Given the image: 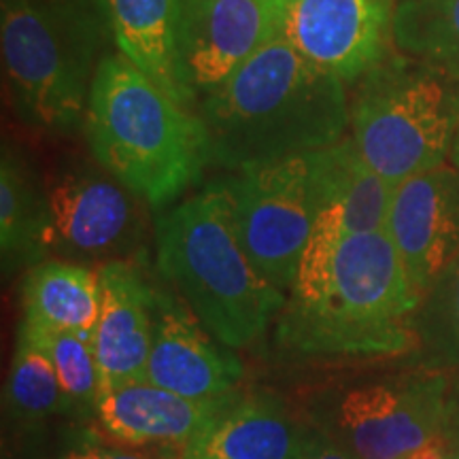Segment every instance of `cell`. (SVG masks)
Segmentation results:
<instances>
[{
  "label": "cell",
  "mask_w": 459,
  "mask_h": 459,
  "mask_svg": "<svg viewBox=\"0 0 459 459\" xmlns=\"http://www.w3.org/2000/svg\"><path fill=\"white\" fill-rule=\"evenodd\" d=\"M266 41H281L308 65L359 82L385 60L392 39V0H260ZM264 41V43H266Z\"/></svg>",
  "instance_id": "obj_10"
},
{
  "label": "cell",
  "mask_w": 459,
  "mask_h": 459,
  "mask_svg": "<svg viewBox=\"0 0 459 459\" xmlns=\"http://www.w3.org/2000/svg\"><path fill=\"white\" fill-rule=\"evenodd\" d=\"M449 406L446 377L423 368L344 389L313 411V423L355 459H406L443 438Z\"/></svg>",
  "instance_id": "obj_7"
},
{
  "label": "cell",
  "mask_w": 459,
  "mask_h": 459,
  "mask_svg": "<svg viewBox=\"0 0 459 459\" xmlns=\"http://www.w3.org/2000/svg\"><path fill=\"white\" fill-rule=\"evenodd\" d=\"M24 324L73 332L94 342L100 315L99 268L68 260H43L28 268L22 285Z\"/></svg>",
  "instance_id": "obj_19"
},
{
  "label": "cell",
  "mask_w": 459,
  "mask_h": 459,
  "mask_svg": "<svg viewBox=\"0 0 459 459\" xmlns=\"http://www.w3.org/2000/svg\"><path fill=\"white\" fill-rule=\"evenodd\" d=\"M421 298L387 230L311 237L274 319L290 358H368L417 347Z\"/></svg>",
  "instance_id": "obj_1"
},
{
  "label": "cell",
  "mask_w": 459,
  "mask_h": 459,
  "mask_svg": "<svg viewBox=\"0 0 459 459\" xmlns=\"http://www.w3.org/2000/svg\"><path fill=\"white\" fill-rule=\"evenodd\" d=\"M83 130L96 164L152 209L181 198L213 164L203 117L119 51L102 56Z\"/></svg>",
  "instance_id": "obj_3"
},
{
  "label": "cell",
  "mask_w": 459,
  "mask_h": 459,
  "mask_svg": "<svg viewBox=\"0 0 459 459\" xmlns=\"http://www.w3.org/2000/svg\"><path fill=\"white\" fill-rule=\"evenodd\" d=\"M415 332L423 368H459V251L423 296Z\"/></svg>",
  "instance_id": "obj_23"
},
{
  "label": "cell",
  "mask_w": 459,
  "mask_h": 459,
  "mask_svg": "<svg viewBox=\"0 0 459 459\" xmlns=\"http://www.w3.org/2000/svg\"><path fill=\"white\" fill-rule=\"evenodd\" d=\"M111 39L119 54L181 105L194 94L183 82L177 51L179 0H107Z\"/></svg>",
  "instance_id": "obj_18"
},
{
  "label": "cell",
  "mask_w": 459,
  "mask_h": 459,
  "mask_svg": "<svg viewBox=\"0 0 459 459\" xmlns=\"http://www.w3.org/2000/svg\"><path fill=\"white\" fill-rule=\"evenodd\" d=\"M74 406L62 392L48 353L28 336L24 328H20L4 387V412L9 421L28 429L43 426L45 421L65 415Z\"/></svg>",
  "instance_id": "obj_22"
},
{
  "label": "cell",
  "mask_w": 459,
  "mask_h": 459,
  "mask_svg": "<svg viewBox=\"0 0 459 459\" xmlns=\"http://www.w3.org/2000/svg\"><path fill=\"white\" fill-rule=\"evenodd\" d=\"M20 328H24L28 336L48 353L56 368L62 392L71 400L74 411H85L94 415L96 400H99L100 392V372L94 353V342L79 334H73V332L32 328L24 321H22Z\"/></svg>",
  "instance_id": "obj_24"
},
{
  "label": "cell",
  "mask_w": 459,
  "mask_h": 459,
  "mask_svg": "<svg viewBox=\"0 0 459 459\" xmlns=\"http://www.w3.org/2000/svg\"><path fill=\"white\" fill-rule=\"evenodd\" d=\"M304 459H355L338 440L332 438L330 434H325L324 429L315 426V434L311 445H308L307 457Z\"/></svg>",
  "instance_id": "obj_26"
},
{
  "label": "cell",
  "mask_w": 459,
  "mask_h": 459,
  "mask_svg": "<svg viewBox=\"0 0 459 459\" xmlns=\"http://www.w3.org/2000/svg\"><path fill=\"white\" fill-rule=\"evenodd\" d=\"M349 126L366 162L395 187L445 164L459 128V91L409 56L385 57L359 79Z\"/></svg>",
  "instance_id": "obj_6"
},
{
  "label": "cell",
  "mask_w": 459,
  "mask_h": 459,
  "mask_svg": "<svg viewBox=\"0 0 459 459\" xmlns=\"http://www.w3.org/2000/svg\"><path fill=\"white\" fill-rule=\"evenodd\" d=\"M100 315L94 332V353L102 389L147 381L158 324L160 287L136 262L99 266ZM99 392V394H100Z\"/></svg>",
  "instance_id": "obj_14"
},
{
  "label": "cell",
  "mask_w": 459,
  "mask_h": 459,
  "mask_svg": "<svg viewBox=\"0 0 459 459\" xmlns=\"http://www.w3.org/2000/svg\"><path fill=\"white\" fill-rule=\"evenodd\" d=\"M156 247L160 277L230 349L255 342L283 308L287 294L257 271L240 245L220 181L160 217Z\"/></svg>",
  "instance_id": "obj_4"
},
{
  "label": "cell",
  "mask_w": 459,
  "mask_h": 459,
  "mask_svg": "<svg viewBox=\"0 0 459 459\" xmlns=\"http://www.w3.org/2000/svg\"><path fill=\"white\" fill-rule=\"evenodd\" d=\"M62 459H186V449L107 443L105 436L96 434L73 445Z\"/></svg>",
  "instance_id": "obj_25"
},
{
  "label": "cell",
  "mask_w": 459,
  "mask_h": 459,
  "mask_svg": "<svg viewBox=\"0 0 459 459\" xmlns=\"http://www.w3.org/2000/svg\"><path fill=\"white\" fill-rule=\"evenodd\" d=\"M457 370H459V368H457ZM457 389H459V387H457Z\"/></svg>",
  "instance_id": "obj_29"
},
{
  "label": "cell",
  "mask_w": 459,
  "mask_h": 459,
  "mask_svg": "<svg viewBox=\"0 0 459 459\" xmlns=\"http://www.w3.org/2000/svg\"><path fill=\"white\" fill-rule=\"evenodd\" d=\"M108 37L107 0H0L4 79L17 117L57 136L83 126Z\"/></svg>",
  "instance_id": "obj_5"
},
{
  "label": "cell",
  "mask_w": 459,
  "mask_h": 459,
  "mask_svg": "<svg viewBox=\"0 0 459 459\" xmlns=\"http://www.w3.org/2000/svg\"><path fill=\"white\" fill-rule=\"evenodd\" d=\"M443 438L446 446V459H459V389L455 394L451 392L449 419H446Z\"/></svg>",
  "instance_id": "obj_27"
},
{
  "label": "cell",
  "mask_w": 459,
  "mask_h": 459,
  "mask_svg": "<svg viewBox=\"0 0 459 459\" xmlns=\"http://www.w3.org/2000/svg\"><path fill=\"white\" fill-rule=\"evenodd\" d=\"M453 162H455V169L459 170V128H457L455 143H453Z\"/></svg>",
  "instance_id": "obj_28"
},
{
  "label": "cell",
  "mask_w": 459,
  "mask_h": 459,
  "mask_svg": "<svg viewBox=\"0 0 459 459\" xmlns=\"http://www.w3.org/2000/svg\"><path fill=\"white\" fill-rule=\"evenodd\" d=\"M200 108L213 162L230 172L334 145L351 122L341 79L281 41L264 43Z\"/></svg>",
  "instance_id": "obj_2"
},
{
  "label": "cell",
  "mask_w": 459,
  "mask_h": 459,
  "mask_svg": "<svg viewBox=\"0 0 459 459\" xmlns=\"http://www.w3.org/2000/svg\"><path fill=\"white\" fill-rule=\"evenodd\" d=\"M266 41L260 0H179L177 51L183 82L209 96Z\"/></svg>",
  "instance_id": "obj_13"
},
{
  "label": "cell",
  "mask_w": 459,
  "mask_h": 459,
  "mask_svg": "<svg viewBox=\"0 0 459 459\" xmlns=\"http://www.w3.org/2000/svg\"><path fill=\"white\" fill-rule=\"evenodd\" d=\"M186 302L160 287L158 324L147 381L189 400H221L237 392L245 377L240 359L211 338Z\"/></svg>",
  "instance_id": "obj_12"
},
{
  "label": "cell",
  "mask_w": 459,
  "mask_h": 459,
  "mask_svg": "<svg viewBox=\"0 0 459 459\" xmlns=\"http://www.w3.org/2000/svg\"><path fill=\"white\" fill-rule=\"evenodd\" d=\"M226 398L189 400L149 381H134L102 389L94 417L100 436L115 443L187 449Z\"/></svg>",
  "instance_id": "obj_17"
},
{
  "label": "cell",
  "mask_w": 459,
  "mask_h": 459,
  "mask_svg": "<svg viewBox=\"0 0 459 459\" xmlns=\"http://www.w3.org/2000/svg\"><path fill=\"white\" fill-rule=\"evenodd\" d=\"M315 423L279 395L230 394L186 449V459H304Z\"/></svg>",
  "instance_id": "obj_15"
},
{
  "label": "cell",
  "mask_w": 459,
  "mask_h": 459,
  "mask_svg": "<svg viewBox=\"0 0 459 459\" xmlns=\"http://www.w3.org/2000/svg\"><path fill=\"white\" fill-rule=\"evenodd\" d=\"M311 237L387 230L394 186L366 162L351 136L307 153Z\"/></svg>",
  "instance_id": "obj_16"
},
{
  "label": "cell",
  "mask_w": 459,
  "mask_h": 459,
  "mask_svg": "<svg viewBox=\"0 0 459 459\" xmlns=\"http://www.w3.org/2000/svg\"><path fill=\"white\" fill-rule=\"evenodd\" d=\"M48 260L77 264L134 262L143 240L139 196L100 164L57 166L48 183Z\"/></svg>",
  "instance_id": "obj_9"
},
{
  "label": "cell",
  "mask_w": 459,
  "mask_h": 459,
  "mask_svg": "<svg viewBox=\"0 0 459 459\" xmlns=\"http://www.w3.org/2000/svg\"><path fill=\"white\" fill-rule=\"evenodd\" d=\"M392 39L412 60L459 83V0H400Z\"/></svg>",
  "instance_id": "obj_21"
},
{
  "label": "cell",
  "mask_w": 459,
  "mask_h": 459,
  "mask_svg": "<svg viewBox=\"0 0 459 459\" xmlns=\"http://www.w3.org/2000/svg\"><path fill=\"white\" fill-rule=\"evenodd\" d=\"M220 183L249 260L287 294L313 232L307 156L234 170Z\"/></svg>",
  "instance_id": "obj_8"
},
{
  "label": "cell",
  "mask_w": 459,
  "mask_h": 459,
  "mask_svg": "<svg viewBox=\"0 0 459 459\" xmlns=\"http://www.w3.org/2000/svg\"><path fill=\"white\" fill-rule=\"evenodd\" d=\"M49 200L48 186L37 179L13 147L0 158V254L3 271L32 268L48 260Z\"/></svg>",
  "instance_id": "obj_20"
},
{
  "label": "cell",
  "mask_w": 459,
  "mask_h": 459,
  "mask_svg": "<svg viewBox=\"0 0 459 459\" xmlns=\"http://www.w3.org/2000/svg\"><path fill=\"white\" fill-rule=\"evenodd\" d=\"M387 232L423 300L459 251V170L438 166L398 183Z\"/></svg>",
  "instance_id": "obj_11"
}]
</instances>
